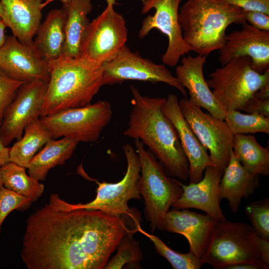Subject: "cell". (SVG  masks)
Listing matches in <instances>:
<instances>
[{"mask_svg": "<svg viewBox=\"0 0 269 269\" xmlns=\"http://www.w3.org/2000/svg\"><path fill=\"white\" fill-rule=\"evenodd\" d=\"M128 231L123 217L48 202L28 218L20 256L28 269H104Z\"/></svg>", "mask_w": 269, "mask_h": 269, "instance_id": "6da1fadb", "label": "cell"}, {"mask_svg": "<svg viewBox=\"0 0 269 269\" xmlns=\"http://www.w3.org/2000/svg\"><path fill=\"white\" fill-rule=\"evenodd\" d=\"M132 107L124 135L140 140L169 176L186 181L189 165L173 125L162 111L165 99L141 94L131 86Z\"/></svg>", "mask_w": 269, "mask_h": 269, "instance_id": "7a4b0ae2", "label": "cell"}, {"mask_svg": "<svg viewBox=\"0 0 269 269\" xmlns=\"http://www.w3.org/2000/svg\"><path fill=\"white\" fill-rule=\"evenodd\" d=\"M48 64L49 80L40 117L86 106L103 86V66L80 57L62 56Z\"/></svg>", "mask_w": 269, "mask_h": 269, "instance_id": "3957f363", "label": "cell"}, {"mask_svg": "<svg viewBox=\"0 0 269 269\" xmlns=\"http://www.w3.org/2000/svg\"><path fill=\"white\" fill-rule=\"evenodd\" d=\"M178 17L184 40L202 55L223 46L230 24L246 22L244 10L220 0H187Z\"/></svg>", "mask_w": 269, "mask_h": 269, "instance_id": "277c9868", "label": "cell"}, {"mask_svg": "<svg viewBox=\"0 0 269 269\" xmlns=\"http://www.w3.org/2000/svg\"><path fill=\"white\" fill-rule=\"evenodd\" d=\"M140 164L137 188L144 203V216L151 232L164 231V217L181 195L180 181L167 175L155 156L139 139L134 140Z\"/></svg>", "mask_w": 269, "mask_h": 269, "instance_id": "5b68a950", "label": "cell"}, {"mask_svg": "<svg viewBox=\"0 0 269 269\" xmlns=\"http://www.w3.org/2000/svg\"><path fill=\"white\" fill-rule=\"evenodd\" d=\"M127 162V168L124 177L116 183L100 182L89 177L81 166L78 173L85 179L95 182L97 185V194L92 201L73 204L61 199L58 195H50L49 202L56 206L66 210L78 209L99 210L118 217L129 218L135 213L128 206L132 199L139 200L141 197L137 188V182L140 175V164L138 155L132 145L123 146Z\"/></svg>", "mask_w": 269, "mask_h": 269, "instance_id": "8992f818", "label": "cell"}, {"mask_svg": "<svg viewBox=\"0 0 269 269\" xmlns=\"http://www.w3.org/2000/svg\"><path fill=\"white\" fill-rule=\"evenodd\" d=\"M206 82L226 112L243 110L255 93L269 83V70L259 73L252 68L249 57H241L216 68Z\"/></svg>", "mask_w": 269, "mask_h": 269, "instance_id": "52a82bcc", "label": "cell"}, {"mask_svg": "<svg viewBox=\"0 0 269 269\" xmlns=\"http://www.w3.org/2000/svg\"><path fill=\"white\" fill-rule=\"evenodd\" d=\"M252 227L242 222L227 220L218 221L201 259L203 264L215 269H225L229 265L249 262L268 269L257 249Z\"/></svg>", "mask_w": 269, "mask_h": 269, "instance_id": "ba28073f", "label": "cell"}, {"mask_svg": "<svg viewBox=\"0 0 269 269\" xmlns=\"http://www.w3.org/2000/svg\"><path fill=\"white\" fill-rule=\"evenodd\" d=\"M112 115L111 103L99 101L40 117L39 120L53 139L67 137L79 142L92 143L99 139Z\"/></svg>", "mask_w": 269, "mask_h": 269, "instance_id": "9c48e42d", "label": "cell"}, {"mask_svg": "<svg viewBox=\"0 0 269 269\" xmlns=\"http://www.w3.org/2000/svg\"><path fill=\"white\" fill-rule=\"evenodd\" d=\"M128 29L126 20L113 5L105 9L89 24L80 57L103 66L114 59L126 46Z\"/></svg>", "mask_w": 269, "mask_h": 269, "instance_id": "30bf717a", "label": "cell"}, {"mask_svg": "<svg viewBox=\"0 0 269 269\" xmlns=\"http://www.w3.org/2000/svg\"><path fill=\"white\" fill-rule=\"evenodd\" d=\"M178 104L193 132L209 151L212 163L224 172L230 158L234 137L225 121L203 112L187 98L181 99Z\"/></svg>", "mask_w": 269, "mask_h": 269, "instance_id": "8fae6325", "label": "cell"}, {"mask_svg": "<svg viewBox=\"0 0 269 269\" xmlns=\"http://www.w3.org/2000/svg\"><path fill=\"white\" fill-rule=\"evenodd\" d=\"M181 0H143L141 13L150 9L155 10L142 21L138 36L143 38L154 28L157 29L168 38V45L161 60L164 65L175 66L181 57L193 51L184 40L179 21V6Z\"/></svg>", "mask_w": 269, "mask_h": 269, "instance_id": "7c38bea8", "label": "cell"}, {"mask_svg": "<svg viewBox=\"0 0 269 269\" xmlns=\"http://www.w3.org/2000/svg\"><path fill=\"white\" fill-rule=\"evenodd\" d=\"M126 80L165 83L187 98L185 88L164 64L143 58L137 53L132 52L126 45L114 59L103 65V86L113 85Z\"/></svg>", "mask_w": 269, "mask_h": 269, "instance_id": "4fadbf2b", "label": "cell"}, {"mask_svg": "<svg viewBox=\"0 0 269 269\" xmlns=\"http://www.w3.org/2000/svg\"><path fill=\"white\" fill-rule=\"evenodd\" d=\"M48 83L37 80L24 83L19 88L0 125V139L4 145L19 139L27 125L40 118Z\"/></svg>", "mask_w": 269, "mask_h": 269, "instance_id": "5bb4252c", "label": "cell"}, {"mask_svg": "<svg viewBox=\"0 0 269 269\" xmlns=\"http://www.w3.org/2000/svg\"><path fill=\"white\" fill-rule=\"evenodd\" d=\"M0 70L23 83L37 80L49 81V67L33 44L20 42L15 36H6L0 49Z\"/></svg>", "mask_w": 269, "mask_h": 269, "instance_id": "9a60e30c", "label": "cell"}, {"mask_svg": "<svg viewBox=\"0 0 269 269\" xmlns=\"http://www.w3.org/2000/svg\"><path fill=\"white\" fill-rule=\"evenodd\" d=\"M241 57H249L252 68L259 73L269 70V31L259 30L246 22L240 30L226 35L219 50V62L223 66Z\"/></svg>", "mask_w": 269, "mask_h": 269, "instance_id": "2e32d148", "label": "cell"}, {"mask_svg": "<svg viewBox=\"0 0 269 269\" xmlns=\"http://www.w3.org/2000/svg\"><path fill=\"white\" fill-rule=\"evenodd\" d=\"M176 95L169 94L162 106V111L175 127L188 158L190 182L196 183L202 179L207 166L215 165L207 148L201 143L183 116Z\"/></svg>", "mask_w": 269, "mask_h": 269, "instance_id": "e0dca14e", "label": "cell"}, {"mask_svg": "<svg viewBox=\"0 0 269 269\" xmlns=\"http://www.w3.org/2000/svg\"><path fill=\"white\" fill-rule=\"evenodd\" d=\"M223 173L217 167L208 166L199 182L188 185L181 183L182 193L172 205L173 208L197 209L218 221L226 220L220 205L219 185Z\"/></svg>", "mask_w": 269, "mask_h": 269, "instance_id": "ac0fdd59", "label": "cell"}, {"mask_svg": "<svg viewBox=\"0 0 269 269\" xmlns=\"http://www.w3.org/2000/svg\"><path fill=\"white\" fill-rule=\"evenodd\" d=\"M218 222L206 214L173 208L165 215L164 231L183 236L189 251L201 260Z\"/></svg>", "mask_w": 269, "mask_h": 269, "instance_id": "d6986e66", "label": "cell"}, {"mask_svg": "<svg viewBox=\"0 0 269 269\" xmlns=\"http://www.w3.org/2000/svg\"><path fill=\"white\" fill-rule=\"evenodd\" d=\"M207 55L198 54L182 58L176 68V77L188 90V101L195 106L206 110L214 117L224 120L226 112L215 98L203 74Z\"/></svg>", "mask_w": 269, "mask_h": 269, "instance_id": "ffe728a7", "label": "cell"}, {"mask_svg": "<svg viewBox=\"0 0 269 269\" xmlns=\"http://www.w3.org/2000/svg\"><path fill=\"white\" fill-rule=\"evenodd\" d=\"M3 21L20 42L33 44V38L41 24L43 0H0Z\"/></svg>", "mask_w": 269, "mask_h": 269, "instance_id": "44dd1931", "label": "cell"}, {"mask_svg": "<svg viewBox=\"0 0 269 269\" xmlns=\"http://www.w3.org/2000/svg\"><path fill=\"white\" fill-rule=\"evenodd\" d=\"M259 176L245 168L235 156L233 150L228 164L222 176L219 185L221 200H227L231 211L237 213L243 199L254 193L260 187Z\"/></svg>", "mask_w": 269, "mask_h": 269, "instance_id": "7402d4cb", "label": "cell"}, {"mask_svg": "<svg viewBox=\"0 0 269 269\" xmlns=\"http://www.w3.org/2000/svg\"><path fill=\"white\" fill-rule=\"evenodd\" d=\"M66 17V12L64 8L51 10L35 34L33 45L47 63L63 56Z\"/></svg>", "mask_w": 269, "mask_h": 269, "instance_id": "603a6c76", "label": "cell"}, {"mask_svg": "<svg viewBox=\"0 0 269 269\" xmlns=\"http://www.w3.org/2000/svg\"><path fill=\"white\" fill-rule=\"evenodd\" d=\"M91 0H71L63 5L66 11L64 57H80L81 46L90 23L88 14L92 9Z\"/></svg>", "mask_w": 269, "mask_h": 269, "instance_id": "cb8c5ba5", "label": "cell"}, {"mask_svg": "<svg viewBox=\"0 0 269 269\" xmlns=\"http://www.w3.org/2000/svg\"><path fill=\"white\" fill-rule=\"evenodd\" d=\"M79 142L67 137L51 139L35 155L27 167L29 176L44 181L49 170L58 165H64L73 154Z\"/></svg>", "mask_w": 269, "mask_h": 269, "instance_id": "d4e9b609", "label": "cell"}, {"mask_svg": "<svg viewBox=\"0 0 269 269\" xmlns=\"http://www.w3.org/2000/svg\"><path fill=\"white\" fill-rule=\"evenodd\" d=\"M233 150L242 164L251 173L258 176L269 175V150L257 141L253 135H234Z\"/></svg>", "mask_w": 269, "mask_h": 269, "instance_id": "484cf974", "label": "cell"}, {"mask_svg": "<svg viewBox=\"0 0 269 269\" xmlns=\"http://www.w3.org/2000/svg\"><path fill=\"white\" fill-rule=\"evenodd\" d=\"M51 139L39 118L31 122L22 137L9 148V161L27 168L32 158Z\"/></svg>", "mask_w": 269, "mask_h": 269, "instance_id": "4316f807", "label": "cell"}, {"mask_svg": "<svg viewBox=\"0 0 269 269\" xmlns=\"http://www.w3.org/2000/svg\"><path fill=\"white\" fill-rule=\"evenodd\" d=\"M25 169L24 167L9 161L0 167V178L4 187L30 197L34 202L43 194L44 186L27 175Z\"/></svg>", "mask_w": 269, "mask_h": 269, "instance_id": "83f0119b", "label": "cell"}, {"mask_svg": "<svg viewBox=\"0 0 269 269\" xmlns=\"http://www.w3.org/2000/svg\"><path fill=\"white\" fill-rule=\"evenodd\" d=\"M135 228L130 229L124 235L118 245L116 254L108 261L104 269H121L126 266L139 268L143 253L139 240H135L133 237L136 232Z\"/></svg>", "mask_w": 269, "mask_h": 269, "instance_id": "f1b7e54d", "label": "cell"}, {"mask_svg": "<svg viewBox=\"0 0 269 269\" xmlns=\"http://www.w3.org/2000/svg\"><path fill=\"white\" fill-rule=\"evenodd\" d=\"M234 135L263 133L269 134V118L256 113L245 114L239 110L226 112L224 120Z\"/></svg>", "mask_w": 269, "mask_h": 269, "instance_id": "f546056e", "label": "cell"}, {"mask_svg": "<svg viewBox=\"0 0 269 269\" xmlns=\"http://www.w3.org/2000/svg\"><path fill=\"white\" fill-rule=\"evenodd\" d=\"M135 231L147 237L152 243L156 251L164 258L174 269H199L203 266L201 260L191 252L182 254L173 250L159 237L143 230L140 224L136 225Z\"/></svg>", "mask_w": 269, "mask_h": 269, "instance_id": "4dcf8cb0", "label": "cell"}, {"mask_svg": "<svg viewBox=\"0 0 269 269\" xmlns=\"http://www.w3.org/2000/svg\"><path fill=\"white\" fill-rule=\"evenodd\" d=\"M245 211L255 233L262 238L269 240V199L250 203L246 206Z\"/></svg>", "mask_w": 269, "mask_h": 269, "instance_id": "1f68e13d", "label": "cell"}, {"mask_svg": "<svg viewBox=\"0 0 269 269\" xmlns=\"http://www.w3.org/2000/svg\"><path fill=\"white\" fill-rule=\"evenodd\" d=\"M32 202L30 197L1 186L0 188V233L1 225L9 213L14 210L24 211L30 206Z\"/></svg>", "mask_w": 269, "mask_h": 269, "instance_id": "d6a6232c", "label": "cell"}, {"mask_svg": "<svg viewBox=\"0 0 269 269\" xmlns=\"http://www.w3.org/2000/svg\"><path fill=\"white\" fill-rule=\"evenodd\" d=\"M23 82L15 80L0 70V123L6 108L14 99Z\"/></svg>", "mask_w": 269, "mask_h": 269, "instance_id": "836d02e7", "label": "cell"}, {"mask_svg": "<svg viewBox=\"0 0 269 269\" xmlns=\"http://www.w3.org/2000/svg\"><path fill=\"white\" fill-rule=\"evenodd\" d=\"M244 11H260L269 15V0H220Z\"/></svg>", "mask_w": 269, "mask_h": 269, "instance_id": "e575fe53", "label": "cell"}, {"mask_svg": "<svg viewBox=\"0 0 269 269\" xmlns=\"http://www.w3.org/2000/svg\"><path fill=\"white\" fill-rule=\"evenodd\" d=\"M246 22L261 30L269 31V15L256 11H245Z\"/></svg>", "mask_w": 269, "mask_h": 269, "instance_id": "d590c367", "label": "cell"}, {"mask_svg": "<svg viewBox=\"0 0 269 269\" xmlns=\"http://www.w3.org/2000/svg\"><path fill=\"white\" fill-rule=\"evenodd\" d=\"M243 110L248 113H256L269 118V99L253 97L245 105Z\"/></svg>", "mask_w": 269, "mask_h": 269, "instance_id": "8d00e7d4", "label": "cell"}, {"mask_svg": "<svg viewBox=\"0 0 269 269\" xmlns=\"http://www.w3.org/2000/svg\"><path fill=\"white\" fill-rule=\"evenodd\" d=\"M254 240L263 262L269 266V240L262 238L255 233Z\"/></svg>", "mask_w": 269, "mask_h": 269, "instance_id": "74e56055", "label": "cell"}, {"mask_svg": "<svg viewBox=\"0 0 269 269\" xmlns=\"http://www.w3.org/2000/svg\"><path fill=\"white\" fill-rule=\"evenodd\" d=\"M225 269H262V268L260 266L253 263L241 262L229 265Z\"/></svg>", "mask_w": 269, "mask_h": 269, "instance_id": "f35d334b", "label": "cell"}, {"mask_svg": "<svg viewBox=\"0 0 269 269\" xmlns=\"http://www.w3.org/2000/svg\"><path fill=\"white\" fill-rule=\"evenodd\" d=\"M8 162L9 147L4 145L0 139V166Z\"/></svg>", "mask_w": 269, "mask_h": 269, "instance_id": "ab89813d", "label": "cell"}, {"mask_svg": "<svg viewBox=\"0 0 269 269\" xmlns=\"http://www.w3.org/2000/svg\"><path fill=\"white\" fill-rule=\"evenodd\" d=\"M254 97L260 99H269V83L256 92Z\"/></svg>", "mask_w": 269, "mask_h": 269, "instance_id": "60d3db41", "label": "cell"}, {"mask_svg": "<svg viewBox=\"0 0 269 269\" xmlns=\"http://www.w3.org/2000/svg\"><path fill=\"white\" fill-rule=\"evenodd\" d=\"M6 26L2 20L0 21V49L3 44L6 36L4 35V30Z\"/></svg>", "mask_w": 269, "mask_h": 269, "instance_id": "b9f144b4", "label": "cell"}, {"mask_svg": "<svg viewBox=\"0 0 269 269\" xmlns=\"http://www.w3.org/2000/svg\"><path fill=\"white\" fill-rule=\"evenodd\" d=\"M55 0H46L45 2H43L42 3V7L43 8L46 5H47L48 3H50L51 2ZM60 0L63 4H66L68 3H69L71 0Z\"/></svg>", "mask_w": 269, "mask_h": 269, "instance_id": "7bdbcfd3", "label": "cell"}, {"mask_svg": "<svg viewBox=\"0 0 269 269\" xmlns=\"http://www.w3.org/2000/svg\"><path fill=\"white\" fill-rule=\"evenodd\" d=\"M4 17V9L3 7L2 4L1 2L0 1V21L3 20Z\"/></svg>", "mask_w": 269, "mask_h": 269, "instance_id": "ee69618b", "label": "cell"}, {"mask_svg": "<svg viewBox=\"0 0 269 269\" xmlns=\"http://www.w3.org/2000/svg\"><path fill=\"white\" fill-rule=\"evenodd\" d=\"M117 0H106L107 5H113L116 3Z\"/></svg>", "mask_w": 269, "mask_h": 269, "instance_id": "f6af8a7d", "label": "cell"}, {"mask_svg": "<svg viewBox=\"0 0 269 269\" xmlns=\"http://www.w3.org/2000/svg\"><path fill=\"white\" fill-rule=\"evenodd\" d=\"M1 186H2V183L1 179V178H0V187Z\"/></svg>", "mask_w": 269, "mask_h": 269, "instance_id": "bcb514c9", "label": "cell"}]
</instances>
